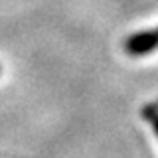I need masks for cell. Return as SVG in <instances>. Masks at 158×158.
<instances>
[{
	"mask_svg": "<svg viewBox=\"0 0 158 158\" xmlns=\"http://www.w3.org/2000/svg\"><path fill=\"white\" fill-rule=\"evenodd\" d=\"M158 49V26L138 30L125 40V52L132 57H142Z\"/></svg>",
	"mask_w": 158,
	"mask_h": 158,
	"instance_id": "6da1fadb",
	"label": "cell"
},
{
	"mask_svg": "<svg viewBox=\"0 0 158 158\" xmlns=\"http://www.w3.org/2000/svg\"><path fill=\"white\" fill-rule=\"evenodd\" d=\"M144 117L150 121L152 131H154V135L158 136V111H154L152 107H148V109H144Z\"/></svg>",
	"mask_w": 158,
	"mask_h": 158,
	"instance_id": "7a4b0ae2",
	"label": "cell"
},
{
	"mask_svg": "<svg viewBox=\"0 0 158 158\" xmlns=\"http://www.w3.org/2000/svg\"><path fill=\"white\" fill-rule=\"evenodd\" d=\"M156 107H158V103H156Z\"/></svg>",
	"mask_w": 158,
	"mask_h": 158,
	"instance_id": "3957f363",
	"label": "cell"
},
{
	"mask_svg": "<svg viewBox=\"0 0 158 158\" xmlns=\"http://www.w3.org/2000/svg\"><path fill=\"white\" fill-rule=\"evenodd\" d=\"M0 71H2V69H0Z\"/></svg>",
	"mask_w": 158,
	"mask_h": 158,
	"instance_id": "277c9868",
	"label": "cell"
}]
</instances>
